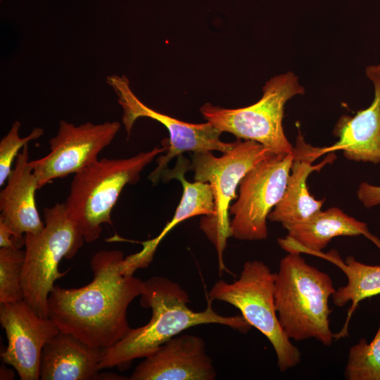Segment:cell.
I'll return each instance as SVG.
<instances>
[{"mask_svg": "<svg viewBox=\"0 0 380 380\" xmlns=\"http://www.w3.org/2000/svg\"><path fill=\"white\" fill-rule=\"evenodd\" d=\"M167 148L158 146L122 159L102 158L75 174L64 203L67 213L86 242L97 240L102 225H112L111 212L123 188Z\"/></svg>", "mask_w": 380, "mask_h": 380, "instance_id": "277c9868", "label": "cell"}, {"mask_svg": "<svg viewBox=\"0 0 380 380\" xmlns=\"http://www.w3.org/2000/svg\"><path fill=\"white\" fill-rule=\"evenodd\" d=\"M0 323L8 340L2 361L12 366L21 380L40 379L42 349L58 333L56 325L38 315L24 300L0 304Z\"/></svg>", "mask_w": 380, "mask_h": 380, "instance_id": "7c38bea8", "label": "cell"}, {"mask_svg": "<svg viewBox=\"0 0 380 380\" xmlns=\"http://www.w3.org/2000/svg\"><path fill=\"white\" fill-rule=\"evenodd\" d=\"M357 194L359 200L367 208L380 204V186L362 182L360 184Z\"/></svg>", "mask_w": 380, "mask_h": 380, "instance_id": "cb8c5ba5", "label": "cell"}, {"mask_svg": "<svg viewBox=\"0 0 380 380\" xmlns=\"http://www.w3.org/2000/svg\"><path fill=\"white\" fill-rule=\"evenodd\" d=\"M293 158L272 153L254 166L241 179L239 194L229 208L232 236L242 241L267 239V219L285 192Z\"/></svg>", "mask_w": 380, "mask_h": 380, "instance_id": "9c48e42d", "label": "cell"}, {"mask_svg": "<svg viewBox=\"0 0 380 380\" xmlns=\"http://www.w3.org/2000/svg\"><path fill=\"white\" fill-rule=\"evenodd\" d=\"M189 163L182 155L177 156V163L174 169H166L163 175L167 181L178 179L183 187L180 202L170 221L161 232L154 239L141 243L155 253L158 246L163 238L178 224L197 215H210L214 210V199L210 186L207 182L194 181L189 182L184 177Z\"/></svg>", "mask_w": 380, "mask_h": 380, "instance_id": "d6986e66", "label": "cell"}, {"mask_svg": "<svg viewBox=\"0 0 380 380\" xmlns=\"http://www.w3.org/2000/svg\"><path fill=\"white\" fill-rule=\"evenodd\" d=\"M365 73L374 86L372 103L353 117L341 116L334 129L338 141L322 148V152L341 150L349 160L377 164L380 163V64L367 66Z\"/></svg>", "mask_w": 380, "mask_h": 380, "instance_id": "5bb4252c", "label": "cell"}, {"mask_svg": "<svg viewBox=\"0 0 380 380\" xmlns=\"http://www.w3.org/2000/svg\"><path fill=\"white\" fill-rule=\"evenodd\" d=\"M262 92L258 102L247 107L228 109L207 103L200 112L222 132L258 142L275 154L290 153L293 147L284 132V108L290 99L304 94V88L298 77L288 72L272 77Z\"/></svg>", "mask_w": 380, "mask_h": 380, "instance_id": "ba28073f", "label": "cell"}, {"mask_svg": "<svg viewBox=\"0 0 380 380\" xmlns=\"http://www.w3.org/2000/svg\"><path fill=\"white\" fill-rule=\"evenodd\" d=\"M276 273L260 260L247 261L239 278L229 283L217 281L208 298L239 310L243 318L261 332L272 344L281 372L300 362V353L283 330L274 302Z\"/></svg>", "mask_w": 380, "mask_h": 380, "instance_id": "52a82bcc", "label": "cell"}, {"mask_svg": "<svg viewBox=\"0 0 380 380\" xmlns=\"http://www.w3.org/2000/svg\"><path fill=\"white\" fill-rule=\"evenodd\" d=\"M213 360L203 339L191 334L177 335L144 357L131 380H214Z\"/></svg>", "mask_w": 380, "mask_h": 380, "instance_id": "4fadbf2b", "label": "cell"}, {"mask_svg": "<svg viewBox=\"0 0 380 380\" xmlns=\"http://www.w3.org/2000/svg\"><path fill=\"white\" fill-rule=\"evenodd\" d=\"M272 153L261 144L251 140L234 142L233 148L220 157L211 151L194 153L187 170L194 172V181L210 184L214 210L200 220V229L216 250L219 271H225L224 252L232 236L229 220L230 203L236 198V188L243 177Z\"/></svg>", "mask_w": 380, "mask_h": 380, "instance_id": "5b68a950", "label": "cell"}, {"mask_svg": "<svg viewBox=\"0 0 380 380\" xmlns=\"http://www.w3.org/2000/svg\"><path fill=\"white\" fill-rule=\"evenodd\" d=\"M13 376L14 374L11 370L6 368L4 365L1 367L0 379H13Z\"/></svg>", "mask_w": 380, "mask_h": 380, "instance_id": "d4e9b609", "label": "cell"}, {"mask_svg": "<svg viewBox=\"0 0 380 380\" xmlns=\"http://www.w3.org/2000/svg\"><path fill=\"white\" fill-rule=\"evenodd\" d=\"M20 122L15 121L0 141V186L4 185L12 170V164L15 162L20 150L31 141L37 139L44 134V129L36 127L25 137H20L19 130Z\"/></svg>", "mask_w": 380, "mask_h": 380, "instance_id": "603a6c76", "label": "cell"}, {"mask_svg": "<svg viewBox=\"0 0 380 380\" xmlns=\"http://www.w3.org/2000/svg\"><path fill=\"white\" fill-rule=\"evenodd\" d=\"M25 251L0 248V304L24 300L22 272Z\"/></svg>", "mask_w": 380, "mask_h": 380, "instance_id": "7402d4cb", "label": "cell"}, {"mask_svg": "<svg viewBox=\"0 0 380 380\" xmlns=\"http://www.w3.org/2000/svg\"><path fill=\"white\" fill-rule=\"evenodd\" d=\"M287 230L285 239H279L280 246L289 253L319 254L334 237L364 236L380 249V240L368 229L366 223L352 217L338 208L319 210L308 219L283 224Z\"/></svg>", "mask_w": 380, "mask_h": 380, "instance_id": "2e32d148", "label": "cell"}, {"mask_svg": "<svg viewBox=\"0 0 380 380\" xmlns=\"http://www.w3.org/2000/svg\"><path fill=\"white\" fill-rule=\"evenodd\" d=\"M106 82L117 94L118 101L123 109L122 120L128 136L136 120L141 117L159 122L169 132L168 151L166 155L157 159L156 168L148 175V179L153 184L158 182L170 160L184 152L219 151L225 153L233 148L234 142L221 141L220 137L222 132L210 122L188 123L146 106L134 95L126 76H108Z\"/></svg>", "mask_w": 380, "mask_h": 380, "instance_id": "30bf717a", "label": "cell"}, {"mask_svg": "<svg viewBox=\"0 0 380 380\" xmlns=\"http://www.w3.org/2000/svg\"><path fill=\"white\" fill-rule=\"evenodd\" d=\"M322 154V148L308 144L300 134L298 135L285 192L267 219L283 225L305 220L321 210L324 199H315L310 194L306 181L311 172L319 170L329 161L327 159L315 166L312 165Z\"/></svg>", "mask_w": 380, "mask_h": 380, "instance_id": "e0dca14e", "label": "cell"}, {"mask_svg": "<svg viewBox=\"0 0 380 380\" xmlns=\"http://www.w3.org/2000/svg\"><path fill=\"white\" fill-rule=\"evenodd\" d=\"M336 289L330 276L309 265L298 253H289L279 262L274 282V302L285 334L296 341L315 338L330 346L329 299Z\"/></svg>", "mask_w": 380, "mask_h": 380, "instance_id": "3957f363", "label": "cell"}, {"mask_svg": "<svg viewBox=\"0 0 380 380\" xmlns=\"http://www.w3.org/2000/svg\"><path fill=\"white\" fill-rule=\"evenodd\" d=\"M45 226L37 234H27L22 272L24 300L40 317H49L47 300L60 272L62 259L70 260L82 246L84 238L69 217L63 203L44 210Z\"/></svg>", "mask_w": 380, "mask_h": 380, "instance_id": "8992f818", "label": "cell"}, {"mask_svg": "<svg viewBox=\"0 0 380 380\" xmlns=\"http://www.w3.org/2000/svg\"><path fill=\"white\" fill-rule=\"evenodd\" d=\"M91 281L80 288L54 286L48 300V316L59 331L86 344L106 350L130 329L129 304L144 290L134 276L127 256L120 251H101L91 260Z\"/></svg>", "mask_w": 380, "mask_h": 380, "instance_id": "6da1fadb", "label": "cell"}, {"mask_svg": "<svg viewBox=\"0 0 380 380\" xmlns=\"http://www.w3.org/2000/svg\"><path fill=\"white\" fill-rule=\"evenodd\" d=\"M103 351L59 331L42 349L40 379H96Z\"/></svg>", "mask_w": 380, "mask_h": 380, "instance_id": "ac0fdd59", "label": "cell"}, {"mask_svg": "<svg viewBox=\"0 0 380 380\" xmlns=\"http://www.w3.org/2000/svg\"><path fill=\"white\" fill-rule=\"evenodd\" d=\"M187 292L177 282L162 276L144 281L140 296L143 308H151V318L143 327L130 328L126 335L112 347L103 351L99 369L127 367L133 360L144 358L158 347L183 331L198 325L217 324L246 333L252 327L241 315L224 316L213 308L208 298L202 311L188 307Z\"/></svg>", "mask_w": 380, "mask_h": 380, "instance_id": "7a4b0ae2", "label": "cell"}, {"mask_svg": "<svg viewBox=\"0 0 380 380\" xmlns=\"http://www.w3.org/2000/svg\"><path fill=\"white\" fill-rule=\"evenodd\" d=\"M345 376L348 380H380V324L370 343L363 338L349 349Z\"/></svg>", "mask_w": 380, "mask_h": 380, "instance_id": "44dd1931", "label": "cell"}, {"mask_svg": "<svg viewBox=\"0 0 380 380\" xmlns=\"http://www.w3.org/2000/svg\"><path fill=\"white\" fill-rule=\"evenodd\" d=\"M30 161L27 144L18 153L0 192V222L18 238L39 233L45 226L37 208L35 192L39 184Z\"/></svg>", "mask_w": 380, "mask_h": 380, "instance_id": "9a60e30c", "label": "cell"}, {"mask_svg": "<svg viewBox=\"0 0 380 380\" xmlns=\"http://www.w3.org/2000/svg\"><path fill=\"white\" fill-rule=\"evenodd\" d=\"M324 257L340 267L347 277L346 285L339 287L332 295L334 304L343 307L348 302L351 303L344 327L338 334H335V338L337 339L347 334L349 319L358 303L365 299L380 295V265L364 264L353 256L347 257L343 262L336 253L324 255Z\"/></svg>", "mask_w": 380, "mask_h": 380, "instance_id": "ffe728a7", "label": "cell"}, {"mask_svg": "<svg viewBox=\"0 0 380 380\" xmlns=\"http://www.w3.org/2000/svg\"><path fill=\"white\" fill-rule=\"evenodd\" d=\"M120 128L116 121L78 126L61 120L57 134L49 140L50 152L30 160L39 189L52 180L75 174L99 160V153L110 144Z\"/></svg>", "mask_w": 380, "mask_h": 380, "instance_id": "8fae6325", "label": "cell"}]
</instances>
